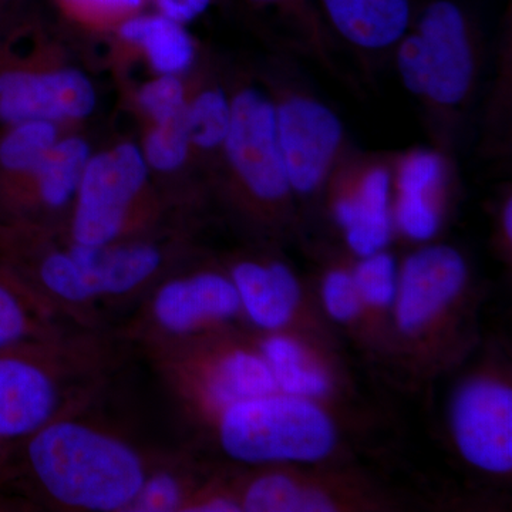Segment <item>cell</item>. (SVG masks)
I'll list each match as a JSON object with an SVG mask.
<instances>
[{"mask_svg":"<svg viewBox=\"0 0 512 512\" xmlns=\"http://www.w3.org/2000/svg\"><path fill=\"white\" fill-rule=\"evenodd\" d=\"M22 444L26 470L37 487L70 510L130 511L150 471L128 441L72 414Z\"/></svg>","mask_w":512,"mask_h":512,"instance_id":"obj_1","label":"cell"},{"mask_svg":"<svg viewBox=\"0 0 512 512\" xmlns=\"http://www.w3.org/2000/svg\"><path fill=\"white\" fill-rule=\"evenodd\" d=\"M214 426L222 451L251 466H315L340 447L339 424L326 404L279 390L232 404Z\"/></svg>","mask_w":512,"mask_h":512,"instance_id":"obj_2","label":"cell"},{"mask_svg":"<svg viewBox=\"0 0 512 512\" xmlns=\"http://www.w3.org/2000/svg\"><path fill=\"white\" fill-rule=\"evenodd\" d=\"M96 355L62 338L0 352V441L22 443L60 417L94 382Z\"/></svg>","mask_w":512,"mask_h":512,"instance_id":"obj_3","label":"cell"},{"mask_svg":"<svg viewBox=\"0 0 512 512\" xmlns=\"http://www.w3.org/2000/svg\"><path fill=\"white\" fill-rule=\"evenodd\" d=\"M473 23L456 0H429L396 46L404 89L443 111L466 103L476 82Z\"/></svg>","mask_w":512,"mask_h":512,"instance_id":"obj_4","label":"cell"},{"mask_svg":"<svg viewBox=\"0 0 512 512\" xmlns=\"http://www.w3.org/2000/svg\"><path fill=\"white\" fill-rule=\"evenodd\" d=\"M164 359L175 390L212 424L232 404L278 390L254 340L225 332L180 340Z\"/></svg>","mask_w":512,"mask_h":512,"instance_id":"obj_5","label":"cell"},{"mask_svg":"<svg viewBox=\"0 0 512 512\" xmlns=\"http://www.w3.org/2000/svg\"><path fill=\"white\" fill-rule=\"evenodd\" d=\"M232 120L222 157L232 183L262 220L289 221L293 192L276 133L271 92L245 84L231 93Z\"/></svg>","mask_w":512,"mask_h":512,"instance_id":"obj_6","label":"cell"},{"mask_svg":"<svg viewBox=\"0 0 512 512\" xmlns=\"http://www.w3.org/2000/svg\"><path fill=\"white\" fill-rule=\"evenodd\" d=\"M468 284L466 258L451 245H423L407 255L399 265L387 340L412 357L427 355L460 311Z\"/></svg>","mask_w":512,"mask_h":512,"instance_id":"obj_7","label":"cell"},{"mask_svg":"<svg viewBox=\"0 0 512 512\" xmlns=\"http://www.w3.org/2000/svg\"><path fill=\"white\" fill-rule=\"evenodd\" d=\"M150 174L141 147L130 141L93 153L70 208V242L100 247L126 241Z\"/></svg>","mask_w":512,"mask_h":512,"instance_id":"obj_8","label":"cell"},{"mask_svg":"<svg viewBox=\"0 0 512 512\" xmlns=\"http://www.w3.org/2000/svg\"><path fill=\"white\" fill-rule=\"evenodd\" d=\"M271 94L293 197H316L336 170L345 147V126L335 110L302 87L276 86Z\"/></svg>","mask_w":512,"mask_h":512,"instance_id":"obj_9","label":"cell"},{"mask_svg":"<svg viewBox=\"0 0 512 512\" xmlns=\"http://www.w3.org/2000/svg\"><path fill=\"white\" fill-rule=\"evenodd\" d=\"M448 427L460 457L478 473L512 471V387L507 372L483 369L467 376L451 396Z\"/></svg>","mask_w":512,"mask_h":512,"instance_id":"obj_10","label":"cell"},{"mask_svg":"<svg viewBox=\"0 0 512 512\" xmlns=\"http://www.w3.org/2000/svg\"><path fill=\"white\" fill-rule=\"evenodd\" d=\"M96 106V89L82 70L46 69L0 43V128L32 120L62 126L87 119Z\"/></svg>","mask_w":512,"mask_h":512,"instance_id":"obj_11","label":"cell"},{"mask_svg":"<svg viewBox=\"0 0 512 512\" xmlns=\"http://www.w3.org/2000/svg\"><path fill=\"white\" fill-rule=\"evenodd\" d=\"M239 316L241 303L228 272L212 269L164 281L148 306L151 325L175 342L225 332Z\"/></svg>","mask_w":512,"mask_h":512,"instance_id":"obj_12","label":"cell"},{"mask_svg":"<svg viewBox=\"0 0 512 512\" xmlns=\"http://www.w3.org/2000/svg\"><path fill=\"white\" fill-rule=\"evenodd\" d=\"M235 488L247 512H336L380 505L370 488L353 478L293 466H265Z\"/></svg>","mask_w":512,"mask_h":512,"instance_id":"obj_13","label":"cell"},{"mask_svg":"<svg viewBox=\"0 0 512 512\" xmlns=\"http://www.w3.org/2000/svg\"><path fill=\"white\" fill-rule=\"evenodd\" d=\"M238 293L242 316L259 332L312 333L318 329L311 320L308 298L291 266L279 259L244 258L228 271Z\"/></svg>","mask_w":512,"mask_h":512,"instance_id":"obj_14","label":"cell"},{"mask_svg":"<svg viewBox=\"0 0 512 512\" xmlns=\"http://www.w3.org/2000/svg\"><path fill=\"white\" fill-rule=\"evenodd\" d=\"M392 204L393 170L386 163H367L333 188V220L356 258L389 247L394 234Z\"/></svg>","mask_w":512,"mask_h":512,"instance_id":"obj_15","label":"cell"},{"mask_svg":"<svg viewBox=\"0 0 512 512\" xmlns=\"http://www.w3.org/2000/svg\"><path fill=\"white\" fill-rule=\"evenodd\" d=\"M447 163L439 151L417 148L397 164L393 174L394 231L413 242H430L444 220Z\"/></svg>","mask_w":512,"mask_h":512,"instance_id":"obj_16","label":"cell"},{"mask_svg":"<svg viewBox=\"0 0 512 512\" xmlns=\"http://www.w3.org/2000/svg\"><path fill=\"white\" fill-rule=\"evenodd\" d=\"M256 348L271 369L279 392L328 404L340 389L336 363L312 333L259 332Z\"/></svg>","mask_w":512,"mask_h":512,"instance_id":"obj_17","label":"cell"},{"mask_svg":"<svg viewBox=\"0 0 512 512\" xmlns=\"http://www.w3.org/2000/svg\"><path fill=\"white\" fill-rule=\"evenodd\" d=\"M79 265L94 303L140 291L163 269V249L151 242H114L110 245L76 244L66 247Z\"/></svg>","mask_w":512,"mask_h":512,"instance_id":"obj_18","label":"cell"},{"mask_svg":"<svg viewBox=\"0 0 512 512\" xmlns=\"http://www.w3.org/2000/svg\"><path fill=\"white\" fill-rule=\"evenodd\" d=\"M92 156V147L86 138L60 137L28 183L3 207L10 214L28 210L29 207L45 212L70 210Z\"/></svg>","mask_w":512,"mask_h":512,"instance_id":"obj_19","label":"cell"},{"mask_svg":"<svg viewBox=\"0 0 512 512\" xmlns=\"http://www.w3.org/2000/svg\"><path fill=\"white\" fill-rule=\"evenodd\" d=\"M117 39L136 47L154 74L181 76L197 62V43L187 25L154 12H138L114 26Z\"/></svg>","mask_w":512,"mask_h":512,"instance_id":"obj_20","label":"cell"},{"mask_svg":"<svg viewBox=\"0 0 512 512\" xmlns=\"http://www.w3.org/2000/svg\"><path fill=\"white\" fill-rule=\"evenodd\" d=\"M52 306L15 272L0 269V352L62 338Z\"/></svg>","mask_w":512,"mask_h":512,"instance_id":"obj_21","label":"cell"},{"mask_svg":"<svg viewBox=\"0 0 512 512\" xmlns=\"http://www.w3.org/2000/svg\"><path fill=\"white\" fill-rule=\"evenodd\" d=\"M59 124L32 120L0 128V205L23 187L62 137Z\"/></svg>","mask_w":512,"mask_h":512,"instance_id":"obj_22","label":"cell"},{"mask_svg":"<svg viewBox=\"0 0 512 512\" xmlns=\"http://www.w3.org/2000/svg\"><path fill=\"white\" fill-rule=\"evenodd\" d=\"M352 274L365 315L367 338L387 342L399 275L396 258L387 249L357 258Z\"/></svg>","mask_w":512,"mask_h":512,"instance_id":"obj_23","label":"cell"},{"mask_svg":"<svg viewBox=\"0 0 512 512\" xmlns=\"http://www.w3.org/2000/svg\"><path fill=\"white\" fill-rule=\"evenodd\" d=\"M232 120L231 94L221 86L202 87L190 94L184 124L192 154H222Z\"/></svg>","mask_w":512,"mask_h":512,"instance_id":"obj_24","label":"cell"},{"mask_svg":"<svg viewBox=\"0 0 512 512\" xmlns=\"http://www.w3.org/2000/svg\"><path fill=\"white\" fill-rule=\"evenodd\" d=\"M319 298L323 312L332 322L366 336L365 315L352 268L336 265L326 269L320 279Z\"/></svg>","mask_w":512,"mask_h":512,"instance_id":"obj_25","label":"cell"},{"mask_svg":"<svg viewBox=\"0 0 512 512\" xmlns=\"http://www.w3.org/2000/svg\"><path fill=\"white\" fill-rule=\"evenodd\" d=\"M140 147L153 173L174 174L183 170L192 156L184 116L170 123L151 124Z\"/></svg>","mask_w":512,"mask_h":512,"instance_id":"obj_26","label":"cell"},{"mask_svg":"<svg viewBox=\"0 0 512 512\" xmlns=\"http://www.w3.org/2000/svg\"><path fill=\"white\" fill-rule=\"evenodd\" d=\"M188 97L183 77L156 74L138 90L137 104L151 124H164L184 116Z\"/></svg>","mask_w":512,"mask_h":512,"instance_id":"obj_27","label":"cell"},{"mask_svg":"<svg viewBox=\"0 0 512 512\" xmlns=\"http://www.w3.org/2000/svg\"><path fill=\"white\" fill-rule=\"evenodd\" d=\"M194 488L184 476L174 470L148 471L130 511L174 512L184 511L194 494Z\"/></svg>","mask_w":512,"mask_h":512,"instance_id":"obj_28","label":"cell"},{"mask_svg":"<svg viewBox=\"0 0 512 512\" xmlns=\"http://www.w3.org/2000/svg\"><path fill=\"white\" fill-rule=\"evenodd\" d=\"M258 9L274 10L279 18L288 22L309 46L316 47L320 57H325L330 32L323 22L315 0H245Z\"/></svg>","mask_w":512,"mask_h":512,"instance_id":"obj_29","label":"cell"},{"mask_svg":"<svg viewBox=\"0 0 512 512\" xmlns=\"http://www.w3.org/2000/svg\"><path fill=\"white\" fill-rule=\"evenodd\" d=\"M69 18L90 26H116L143 12L148 0H56Z\"/></svg>","mask_w":512,"mask_h":512,"instance_id":"obj_30","label":"cell"},{"mask_svg":"<svg viewBox=\"0 0 512 512\" xmlns=\"http://www.w3.org/2000/svg\"><path fill=\"white\" fill-rule=\"evenodd\" d=\"M184 511L192 512H238L241 510L237 488L202 487L195 490L190 501L185 505Z\"/></svg>","mask_w":512,"mask_h":512,"instance_id":"obj_31","label":"cell"},{"mask_svg":"<svg viewBox=\"0 0 512 512\" xmlns=\"http://www.w3.org/2000/svg\"><path fill=\"white\" fill-rule=\"evenodd\" d=\"M156 12L175 22L190 25L211 8L214 0H148Z\"/></svg>","mask_w":512,"mask_h":512,"instance_id":"obj_32","label":"cell"},{"mask_svg":"<svg viewBox=\"0 0 512 512\" xmlns=\"http://www.w3.org/2000/svg\"><path fill=\"white\" fill-rule=\"evenodd\" d=\"M500 227L503 232L504 244L511 245L512 239V200L511 197L505 200L500 215Z\"/></svg>","mask_w":512,"mask_h":512,"instance_id":"obj_33","label":"cell"},{"mask_svg":"<svg viewBox=\"0 0 512 512\" xmlns=\"http://www.w3.org/2000/svg\"><path fill=\"white\" fill-rule=\"evenodd\" d=\"M9 444L2 443L0 441V477L3 476V473H6V468H8L9 461Z\"/></svg>","mask_w":512,"mask_h":512,"instance_id":"obj_34","label":"cell"}]
</instances>
